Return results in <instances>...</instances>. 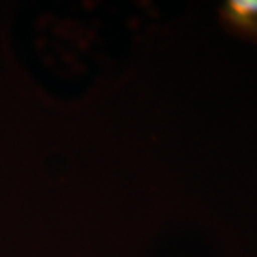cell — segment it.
Returning <instances> with one entry per match:
<instances>
[{"mask_svg": "<svg viewBox=\"0 0 257 257\" xmlns=\"http://www.w3.org/2000/svg\"><path fill=\"white\" fill-rule=\"evenodd\" d=\"M223 23L240 36L257 42V0H230L220 8Z\"/></svg>", "mask_w": 257, "mask_h": 257, "instance_id": "cell-1", "label": "cell"}]
</instances>
